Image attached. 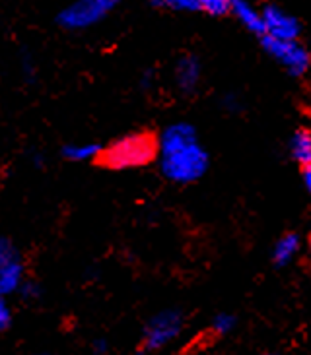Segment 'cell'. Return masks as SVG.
I'll return each mask as SVG.
<instances>
[{"label":"cell","mask_w":311,"mask_h":355,"mask_svg":"<svg viewBox=\"0 0 311 355\" xmlns=\"http://www.w3.org/2000/svg\"><path fill=\"white\" fill-rule=\"evenodd\" d=\"M230 12L235 18L242 21L245 28L257 33V35H264V24H262V14L253 6L249 0H232L230 2Z\"/></svg>","instance_id":"9"},{"label":"cell","mask_w":311,"mask_h":355,"mask_svg":"<svg viewBox=\"0 0 311 355\" xmlns=\"http://www.w3.org/2000/svg\"><path fill=\"white\" fill-rule=\"evenodd\" d=\"M160 171L167 181L189 184L203 179L208 171L210 157L201 142L196 128L189 123H174L165 126L158 136Z\"/></svg>","instance_id":"1"},{"label":"cell","mask_w":311,"mask_h":355,"mask_svg":"<svg viewBox=\"0 0 311 355\" xmlns=\"http://www.w3.org/2000/svg\"><path fill=\"white\" fill-rule=\"evenodd\" d=\"M230 2L232 0H196V8L204 10L206 14H212V16H222L226 12H230Z\"/></svg>","instance_id":"14"},{"label":"cell","mask_w":311,"mask_h":355,"mask_svg":"<svg viewBox=\"0 0 311 355\" xmlns=\"http://www.w3.org/2000/svg\"><path fill=\"white\" fill-rule=\"evenodd\" d=\"M158 157V136L152 132H131L113 140L109 146H103L97 157V165L125 171L150 165Z\"/></svg>","instance_id":"2"},{"label":"cell","mask_w":311,"mask_h":355,"mask_svg":"<svg viewBox=\"0 0 311 355\" xmlns=\"http://www.w3.org/2000/svg\"><path fill=\"white\" fill-rule=\"evenodd\" d=\"M26 279V264L18 247L8 239L0 237V299L18 293Z\"/></svg>","instance_id":"5"},{"label":"cell","mask_w":311,"mask_h":355,"mask_svg":"<svg viewBox=\"0 0 311 355\" xmlns=\"http://www.w3.org/2000/svg\"><path fill=\"white\" fill-rule=\"evenodd\" d=\"M35 355H53V354H35Z\"/></svg>","instance_id":"22"},{"label":"cell","mask_w":311,"mask_h":355,"mask_svg":"<svg viewBox=\"0 0 311 355\" xmlns=\"http://www.w3.org/2000/svg\"><path fill=\"white\" fill-rule=\"evenodd\" d=\"M103 146L97 142H74V144H65L60 150V155L67 162L74 164H84V162H97Z\"/></svg>","instance_id":"11"},{"label":"cell","mask_w":311,"mask_h":355,"mask_svg":"<svg viewBox=\"0 0 311 355\" xmlns=\"http://www.w3.org/2000/svg\"><path fill=\"white\" fill-rule=\"evenodd\" d=\"M290 155L301 165V167H308L311 165V130L310 128H300L296 130L290 138V144H288Z\"/></svg>","instance_id":"12"},{"label":"cell","mask_w":311,"mask_h":355,"mask_svg":"<svg viewBox=\"0 0 311 355\" xmlns=\"http://www.w3.org/2000/svg\"><path fill=\"white\" fill-rule=\"evenodd\" d=\"M261 355H278V354H276V352H262Z\"/></svg>","instance_id":"21"},{"label":"cell","mask_w":311,"mask_h":355,"mask_svg":"<svg viewBox=\"0 0 311 355\" xmlns=\"http://www.w3.org/2000/svg\"><path fill=\"white\" fill-rule=\"evenodd\" d=\"M152 4L158 8L175 10V12H193L196 8V0H152Z\"/></svg>","instance_id":"15"},{"label":"cell","mask_w":311,"mask_h":355,"mask_svg":"<svg viewBox=\"0 0 311 355\" xmlns=\"http://www.w3.org/2000/svg\"><path fill=\"white\" fill-rule=\"evenodd\" d=\"M301 249V239L298 233H286L272 247V262L276 266H288L298 257Z\"/></svg>","instance_id":"10"},{"label":"cell","mask_w":311,"mask_h":355,"mask_svg":"<svg viewBox=\"0 0 311 355\" xmlns=\"http://www.w3.org/2000/svg\"><path fill=\"white\" fill-rule=\"evenodd\" d=\"M12 307L8 305V301L6 299H0V332H4V330H8L12 327Z\"/></svg>","instance_id":"17"},{"label":"cell","mask_w":311,"mask_h":355,"mask_svg":"<svg viewBox=\"0 0 311 355\" xmlns=\"http://www.w3.org/2000/svg\"><path fill=\"white\" fill-rule=\"evenodd\" d=\"M18 293L24 299H28V301H33V299H37L41 295V288H39L35 282H31V279H24V284L19 286Z\"/></svg>","instance_id":"16"},{"label":"cell","mask_w":311,"mask_h":355,"mask_svg":"<svg viewBox=\"0 0 311 355\" xmlns=\"http://www.w3.org/2000/svg\"><path fill=\"white\" fill-rule=\"evenodd\" d=\"M261 43L262 49L276 62H280L282 67L290 72L292 76H301V74L308 72V68L311 64V57L310 53H308V49L303 47L301 43H298V39L284 41V39H272L262 35Z\"/></svg>","instance_id":"4"},{"label":"cell","mask_w":311,"mask_h":355,"mask_svg":"<svg viewBox=\"0 0 311 355\" xmlns=\"http://www.w3.org/2000/svg\"><path fill=\"white\" fill-rule=\"evenodd\" d=\"M262 14V24H264V35L272 39H284V41H294L300 35V24L298 19L292 18L278 6H264Z\"/></svg>","instance_id":"7"},{"label":"cell","mask_w":311,"mask_h":355,"mask_svg":"<svg viewBox=\"0 0 311 355\" xmlns=\"http://www.w3.org/2000/svg\"><path fill=\"white\" fill-rule=\"evenodd\" d=\"M237 324V318L232 313H218L210 322V332L214 336H228Z\"/></svg>","instance_id":"13"},{"label":"cell","mask_w":311,"mask_h":355,"mask_svg":"<svg viewBox=\"0 0 311 355\" xmlns=\"http://www.w3.org/2000/svg\"><path fill=\"white\" fill-rule=\"evenodd\" d=\"M109 10L111 8L106 6L101 0H76L58 12L57 24L68 31H80L96 26Z\"/></svg>","instance_id":"6"},{"label":"cell","mask_w":311,"mask_h":355,"mask_svg":"<svg viewBox=\"0 0 311 355\" xmlns=\"http://www.w3.org/2000/svg\"><path fill=\"white\" fill-rule=\"evenodd\" d=\"M92 349H94V354L96 355H106L107 349H109V344H107L106 340H94V344H92Z\"/></svg>","instance_id":"18"},{"label":"cell","mask_w":311,"mask_h":355,"mask_svg":"<svg viewBox=\"0 0 311 355\" xmlns=\"http://www.w3.org/2000/svg\"><path fill=\"white\" fill-rule=\"evenodd\" d=\"M301 181H303V187H305L308 194L311 196V165L303 167V173H301Z\"/></svg>","instance_id":"19"},{"label":"cell","mask_w":311,"mask_h":355,"mask_svg":"<svg viewBox=\"0 0 311 355\" xmlns=\"http://www.w3.org/2000/svg\"><path fill=\"white\" fill-rule=\"evenodd\" d=\"M185 327V317L177 309H164L156 313L154 317L146 322L140 338V354H154L162 347L171 344L175 338L181 334Z\"/></svg>","instance_id":"3"},{"label":"cell","mask_w":311,"mask_h":355,"mask_svg":"<svg viewBox=\"0 0 311 355\" xmlns=\"http://www.w3.org/2000/svg\"><path fill=\"white\" fill-rule=\"evenodd\" d=\"M201 74H203L201 62L193 55L181 57L175 64V82H177V87L185 94H191L196 89L201 82Z\"/></svg>","instance_id":"8"},{"label":"cell","mask_w":311,"mask_h":355,"mask_svg":"<svg viewBox=\"0 0 311 355\" xmlns=\"http://www.w3.org/2000/svg\"><path fill=\"white\" fill-rule=\"evenodd\" d=\"M101 2H103L106 6H109V8H113V6H115L117 0H101Z\"/></svg>","instance_id":"20"},{"label":"cell","mask_w":311,"mask_h":355,"mask_svg":"<svg viewBox=\"0 0 311 355\" xmlns=\"http://www.w3.org/2000/svg\"><path fill=\"white\" fill-rule=\"evenodd\" d=\"M308 243H310V249H311V235H310V241H308Z\"/></svg>","instance_id":"23"}]
</instances>
